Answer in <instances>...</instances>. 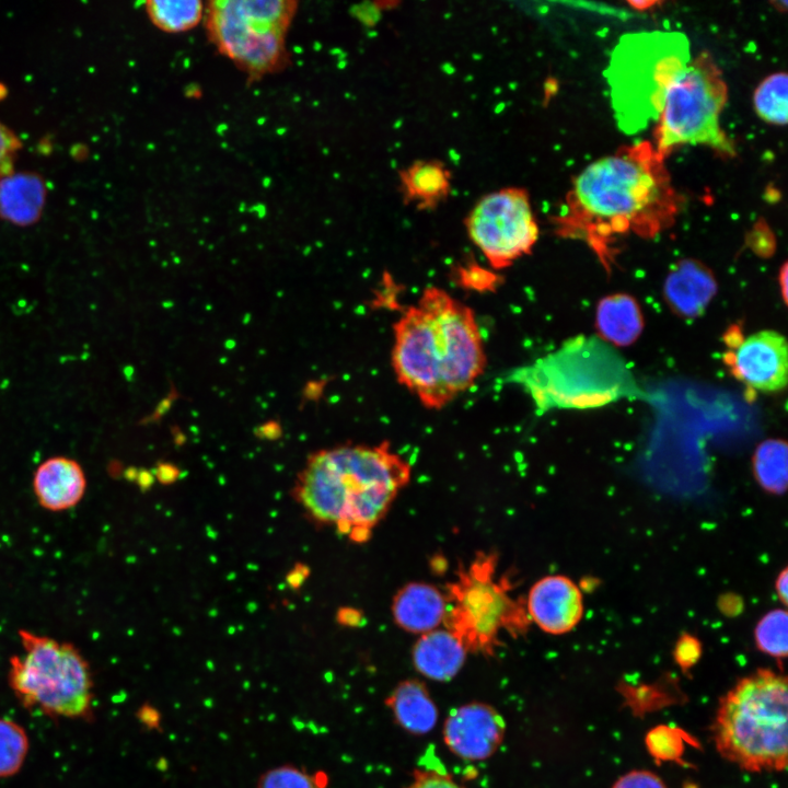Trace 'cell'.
Masks as SVG:
<instances>
[{"label": "cell", "instance_id": "6da1fadb", "mask_svg": "<svg viewBox=\"0 0 788 788\" xmlns=\"http://www.w3.org/2000/svg\"><path fill=\"white\" fill-rule=\"evenodd\" d=\"M393 331L395 376L429 409H441L471 389L486 368L474 311L441 288H425Z\"/></svg>", "mask_w": 788, "mask_h": 788}, {"label": "cell", "instance_id": "7a4b0ae2", "mask_svg": "<svg viewBox=\"0 0 788 788\" xmlns=\"http://www.w3.org/2000/svg\"><path fill=\"white\" fill-rule=\"evenodd\" d=\"M682 202L664 160L641 141L586 167L554 223L560 235L595 239L628 230L652 235L673 222Z\"/></svg>", "mask_w": 788, "mask_h": 788}, {"label": "cell", "instance_id": "3957f363", "mask_svg": "<svg viewBox=\"0 0 788 788\" xmlns=\"http://www.w3.org/2000/svg\"><path fill=\"white\" fill-rule=\"evenodd\" d=\"M410 476V464L387 441L348 444L310 456L293 493L316 522L366 543Z\"/></svg>", "mask_w": 788, "mask_h": 788}, {"label": "cell", "instance_id": "277c9868", "mask_svg": "<svg viewBox=\"0 0 788 788\" xmlns=\"http://www.w3.org/2000/svg\"><path fill=\"white\" fill-rule=\"evenodd\" d=\"M509 379L542 413L598 407L641 394L619 354L598 337L569 339L556 351L515 369Z\"/></svg>", "mask_w": 788, "mask_h": 788}, {"label": "cell", "instance_id": "5b68a950", "mask_svg": "<svg viewBox=\"0 0 788 788\" xmlns=\"http://www.w3.org/2000/svg\"><path fill=\"white\" fill-rule=\"evenodd\" d=\"M787 680L761 669L742 677L720 699L712 739L718 753L749 772L787 766Z\"/></svg>", "mask_w": 788, "mask_h": 788}, {"label": "cell", "instance_id": "8992f818", "mask_svg": "<svg viewBox=\"0 0 788 788\" xmlns=\"http://www.w3.org/2000/svg\"><path fill=\"white\" fill-rule=\"evenodd\" d=\"M690 60V42L679 32H640L619 38L604 77L623 132L634 135L657 123L670 85Z\"/></svg>", "mask_w": 788, "mask_h": 788}, {"label": "cell", "instance_id": "52a82bcc", "mask_svg": "<svg viewBox=\"0 0 788 788\" xmlns=\"http://www.w3.org/2000/svg\"><path fill=\"white\" fill-rule=\"evenodd\" d=\"M23 652L10 658L8 683L20 704L51 718L93 719V675L68 641L20 629Z\"/></svg>", "mask_w": 788, "mask_h": 788}, {"label": "cell", "instance_id": "ba28073f", "mask_svg": "<svg viewBox=\"0 0 788 788\" xmlns=\"http://www.w3.org/2000/svg\"><path fill=\"white\" fill-rule=\"evenodd\" d=\"M497 565L496 553L479 552L445 587L443 625L466 651L493 654L501 631L517 638L531 624L525 601L512 594L510 578L499 577Z\"/></svg>", "mask_w": 788, "mask_h": 788}, {"label": "cell", "instance_id": "9c48e42d", "mask_svg": "<svg viewBox=\"0 0 788 788\" xmlns=\"http://www.w3.org/2000/svg\"><path fill=\"white\" fill-rule=\"evenodd\" d=\"M727 97V84L711 55L704 51L691 59L670 85L657 120L653 147L660 158L687 143L733 158L734 144L719 124Z\"/></svg>", "mask_w": 788, "mask_h": 788}, {"label": "cell", "instance_id": "30bf717a", "mask_svg": "<svg viewBox=\"0 0 788 788\" xmlns=\"http://www.w3.org/2000/svg\"><path fill=\"white\" fill-rule=\"evenodd\" d=\"M292 0H216L205 9L211 43L251 78L287 61L286 34L297 12Z\"/></svg>", "mask_w": 788, "mask_h": 788}, {"label": "cell", "instance_id": "8fae6325", "mask_svg": "<svg viewBox=\"0 0 788 788\" xmlns=\"http://www.w3.org/2000/svg\"><path fill=\"white\" fill-rule=\"evenodd\" d=\"M465 227L495 270L530 254L538 239L529 194L520 187H505L482 197L467 215Z\"/></svg>", "mask_w": 788, "mask_h": 788}, {"label": "cell", "instance_id": "7c38bea8", "mask_svg": "<svg viewBox=\"0 0 788 788\" xmlns=\"http://www.w3.org/2000/svg\"><path fill=\"white\" fill-rule=\"evenodd\" d=\"M732 370L752 389L776 392L787 384L788 348L786 338L775 331H761L737 348Z\"/></svg>", "mask_w": 788, "mask_h": 788}, {"label": "cell", "instance_id": "4fadbf2b", "mask_svg": "<svg viewBox=\"0 0 788 788\" xmlns=\"http://www.w3.org/2000/svg\"><path fill=\"white\" fill-rule=\"evenodd\" d=\"M505 734L501 716L490 706L472 703L453 709L445 720L443 737L457 756L480 761L489 757Z\"/></svg>", "mask_w": 788, "mask_h": 788}, {"label": "cell", "instance_id": "5bb4252c", "mask_svg": "<svg viewBox=\"0 0 788 788\" xmlns=\"http://www.w3.org/2000/svg\"><path fill=\"white\" fill-rule=\"evenodd\" d=\"M531 622L552 635L570 631L581 619L583 601L580 589L569 578L546 576L536 581L525 601Z\"/></svg>", "mask_w": 788, "mask_h": 788}, {"label": "cell", "instance_id": "9a60e30c", "mask_svg": "<svg viewBox=\"0 0 788 788\" xmlns=\"http://www.w3.org/2000/svg\"><path fill=\"white\" fill-rule=\"evenodd\" d=\"M34 495L44 509L61 512L76 507L86 491V476L74 459L57 455L46 459L33 475Z\"/></svg>", "mask_w": 788, "mask_h": 788}, {"label": "cell", "instance_id": "2e32d148", "mask_svg": "<svg viewBox=\"0 0 788 788\" xmlns=\"http://www.w3.org/2000/svg\"><path fill=\"white\" fill-rule=\"evenodd\" d=\"M391 609L398 627L422 635L443 623L447 599L433 584L409 582L395 593Z\"/></svg>", "mask_w": 788, "mask_h": 788}, {"label": "cell", "instance_id": "e0dca14e", "mask_svg": "<svg viewBox=\"0 0 788 788\" xmlns=\"http://www.w3.org/2000/svg\"><path fill=\"white\" fill-rule=\"evenodd\" d=\"M45 200L46 185L38 174L10 173L0 179V217L15 225L37 222Z\"/></svg>", "mask_w": 788, "mask_h": 788}, {"label": "cell", "instance_id": "ac0fdd59", "mask_svg": "<svg viewBox=\"0 0 788 788\" xmlns=\"http://www.w3.org/2000/svg\"><path fill=\"white\" fill-rule=\"evenodd\" d=\"M466 649L447 628L425 633L413 648V663L418 672L436 681H449L464 664Z\"/></svg>", "mask_w": 788, "mask_h": 788}, {"label": "cell", "instance_id": "d6986e66", "mask_svg": "<svg viewBox=\"0 0 788 788\" xmlns=\"http://www.w3.org/2000/svg\"><path fill=\"white\" fill-rule=\"evenodd\" d=\"M665 297L685 316L699 315L716 292L711 274L700 263L684 260L668 276Z\"/></svg>", "mask_w": 788, "mask_h": 788}, {"label": "cell", "instance_id": "ffe728a7", "mask_svg": "<svg viewBox=\"0 0 788 788\" xmlns=\"http://www.w3.org/2000/svg\"><path fill=\"white\" fill-rule=\"evenodd\" d=\"M398 177L404 201L419 210L434 209L450 194V171L437 160L416 161L401 171Z\"/></svg>", "mask_w": 788, "mask_h": 788}, {"label": "cell", "instance_id": "44dd1931", "mask_svg": "<svg viewBox=\"0 0 788 788\" xmlns=\"http://www.w3.org/2000/svg\"><path fill=\"white\" fill-rule=\"evenodd\" d=\"M396 721L414 734H425L433 729L438 710L428 690L418 680L399 683L386 699Z\"/></svg>", "mask_w": 788, "mask_h": 788}, {"label": "cell", "instance_id": "7402d4cb", "mask_svg": "<svg viewBox=\"0 0 788 788\" xmlns=\"http://www.w3.org/2000/svg\"><path fill=\"white\" fill-rule=\"evenodd\" d=\"M642 324L640 309L629 296L607 297L598 305V328L606 340L615 345L633 343L641 333Z\"/></svg>", "mask_w": 788, "mask_h": 788}, {"label": "cell", "instance_id": "603a6c76", "mask_svg": "<svg viewBox=\"0 0 788 788\" xmlns=\"http://www.w3.org/2000/svg\"><path fill=\"white\" fill-rule=\"evenodd\" d=\"M146 11L151 22L166 33H181L195 27L204 18L199 0H150Z\"/></svg>", "mask_w": 788, "mask_h": 788}, {"label": "cell", "instance_id": "cb8c5ba5", "mask_svg": "<svg viewBox=\"0 0 788 788\" xmlns=\"http://www.w3.org/2000/svg\"><path fill=\"white\" fill-rule=\"evenodd\" d=\"M787 444L778 439L764 441L753 456V472L760 485L772 494H781L787 486Z\"/></svg>", "mask_w": 788, "mask_h": 788}, {"label": "cell", "instance_id": "d4e9b609", "mask_svg": "<svg viewBox=\"0 0 788 788\" xmlns=\"http://www.w3.org/2000/svg\"><path fill=\"white\" fill-rule=\"evenodd\" d=\"M788 77L775 72L765 78L753 94L756 114L766 123L777 126L787 124Z\"/></svg>", "mask_w": 788, "mask_h": 788}, {"label": "cell", "instance_id": "484cf974", "mask_svg": "<svg viewBox=\"0 0 788 788\" xmlns=\"http://www.w3.org/2000/svg\"><path fill=\"white\" fill-rule=\"evenodd\" d=\"M30 739L19 722L0 718V778L18 774L28 753Z\"/></svg>", "mask_w": 788, "mask_h": 788}, {"label": "cell", "instance_id": "4316f807", "mask_svg": "<svg viewBox=\"0 0 788 788\" xmlns=\"http://www.w3.org/2000/svg\"><path fill=\"white\" fill-rule=\"evenodd\" d=\"M788 618L785 610H773L757 623L754 639L757 648L776 659L787 656Z\"/></svg>", "mask_w": 788, "mask_h": 788}, {"label": "cell", "instance_id": "83f0119b", "mask_svg": "<svg viewBox=\"0 0 788 788\" xmlns=\"http://www.w3.org/2000/svg\"><path fill=\"white\" fill-rule=\"evenodd\" d=\"M328 777L324 772L308 773L293 766L281 765L264 772L257 788H327Z\"/></svg>", "mask_w": 788, "mask_h": 788}, {"label": "cell", "instance_id": "f1b7e54d", "mask_svg": "<svg viewBox=\"0 0 788 788\" xmlns=\"http://www.w3.org/2000/svg\"><path fill=\"white\" fill-rule=\"evenodd\" d=\"M685 743L693 744L690 735L670 726H658L646 737L649 753L659 762H682Z\"/></svg>", "mask_w": 788, "mask_h": 788}, {"label": "cell", "instance_id": "f546056e", "mask_svg": "<svg viewBox=\"0 0 788 788\" xmlns=\"http://www.w3.org/2000/svg\"><path fill=\"white\" fill-rule=\"evenodd\" d=\"M460 281L466 288L484 291L490 290L498 281V276L483 267L471 264L459 270Z\"/></svg>", "mask_w": 788, "mask_h": 788}, {"label": "cell", "instance_id": "4dcf8cb0", "mask_svg": "<svg viewBox=\"0 0 788 788\" xmlns=\"http://www.w3.org/2000/svg\"><path fill=\"white\" fill-rule=\"evenodd\" d=\"M20 148L19 138L0 123V176L12 173L14 158Z\"/></svg>", "mask_w": 788, "mask_h": 788}, {"label": "cell", "instance_id": "1f68e13d", "mask_svg": "<svg viewBox=\"0 0 788 788\" xmlns=\"http://www.w3.org/2000/svg\"><path fill=\"white\" fill-rule=\"evenodd\" d=\"M702 654L700 642L691 635H683L676 642L674 648V659L683 669L687 670L693 667Z\"/></svg>", "mask_w": 788, "mask_h": 788}, {"label": "cell", "instance_id": "d6a6232c", "mask_svg": "<svg viewBox=\"0 0 788 788\" xmlns=\"http://www.w3.org/2000/svg\"><path fill=\"white\" fill-rule=\"evenodd\" d=\"M408 788H462L447 773L426 769L416 770Z\"/></svg>", "mask_w": 788, "mask_h": 788}, {"label": "cell", "instance_id": "836d02e7", "mask_svg": "<svg viewBox=\"0 0 788 788\" xmlns=\"http://www.w3.org/2000/svg\"><path fill=\"white\" fill-rule=\"evenodd\" d=\"M612 788H667L656 774L648 770H633L623 775Z\"/></svg>", "mask_w": 788, "mask_h": 788}, {"label": "cell", "instance_id": "e575fe53", "mask_svg": "<svg viewBox=\"0 0 788 788\" xmlns=\"http://www.w3.org/2000/svg\"><path fill=\"white\" fill-rule=\"evenodd\" d=\"M137 718L141 725H143L150 730H158L161 727V714L154 706L150 704H144L138 709Z\"/></svg>", "mask_w": 788, "mask_h": 788}, {"label": "cell", "instance_id": "d590c367", "mask_svg": "<svg viewBox=\"0 0 788 788\" xmlns=\"http://www.w3.org/2000/svg\"><path fill=\"white\" fill-rule=\"evenodd\" d=\"M310 575V569L302 563L296 564V566L287 573L286 581L291 589H298L302 586L305 579Z\"/></svg>", "mask_w": 788, "mask_h": 788}, {"label": "cell", "instance_id": "8d00e7d4", "mask_svg": "<svg viewBox=\"0 0 788 788\" xmlns=\"http://www.w3.org/2000/svg\"><path fill=\"white\" fill-rule=\"evenodd\" d=\"M179 476L178 468L171 463H161L155 470V477L161 484H172Z\"/></svg>", "mask_w": 788, "mask_h": 788}, {"label": "cell", "instance_id": "74e56055", "mask_svg": "<svg viewBox=\"0 0 788 788\" xmlns=\"http://www.w3.org/2000/svg\"><path fill=\"white\" fill-rule=\"evenodd\" d=\"M337 621L345 626H358L361 622V614L352 607H343L337 613Z\"/></svg>", "mask_w": 788, "mask_h": 788}, {"label": "cell", "instance_id": "f35d334b", "mask_svg": "<svg viewBox=\"0 0 788 788\" xmlns=\"http://www.w3.org/2000/svg\"><path fill=\"white\" fill-rule=\"evenodd\" d=\"M775 589L781 603L786 604L788 596V575L786 568L778 575L775 582Z\"/></svg>", "mask_w": 788, "mask_h": 788}, {"label": "cell", "instance_id": "ab89813d", "mask_svg": "<svg viewBox=\"0 0 788 788\" xmlns=\"http://www.w3.org/2000/svg\"><path fill=\"white\" fill-rule=\"evenodd\" d=\"M279 426L275 422H268L259 429L258 436L265 439H277L280 436Z\"/></svg>", "mask_w": 788, "mask_h": 788}, {"label": "cell", "instance_id": "60d3db41", "mask_svg": "<svg viewBox=\"0 0 788 788\" xmlns=\"http://www.w3.org/2000/svg\"><path fill=\"white\" fill-rule=\"evenodd\" d=\"M660 1L654 0H636V1H628V4L636 10H648L651 9L654 5L660 4Z\"/></svg>", "mask_w": 788, "mask_h": 788}, {"label": "cell", "instance_id": "b9f144b4", "mask_svg": "<svg viewBox=\"0 0 788 788\" xmlns=\"http://www.w3.org/2000/svg\"><path fill=\"white\" fill-rule=\"evenodd\" d=\"M779 278L781 280L780 283L783 286L781 290H783L784 300L786 301V299H787V265L786 264L784 265V267L781 269Z\"/></svg>", "mask_w": 788, "mask_h": 788}, {"label": "cell", "instance_id": "7bdbcfd3", "mask_svg": "<svg viewBox=\"0 0 788 788\" xmlns=\"http://www.w3.org/2000/svg\"><path fill=\"white\" fill-rule=\"evenodd\" d=\"M772 4L774 8L780 12H785L787 10V1H773Z\"/></svg>", "mask_w": 788, "mask_h": 788}]
</instances>
